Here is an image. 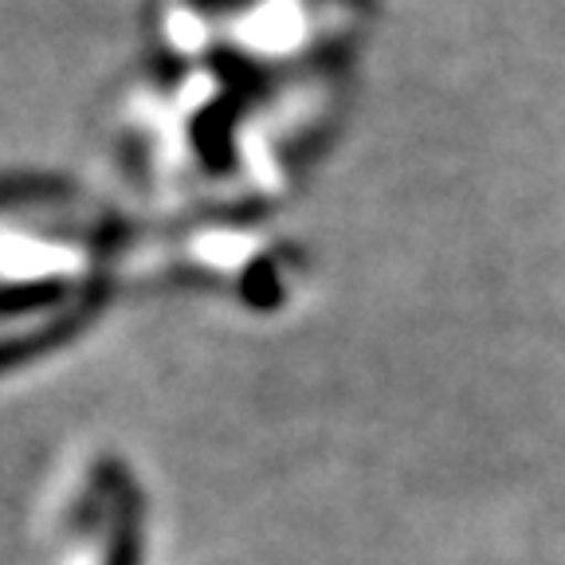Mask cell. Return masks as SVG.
<instances>
[{
	"instance_id": "1",
	"label": "cell",
	"mask_w": 565,
	"mask_h": 565,
	"mask_svg": "<svg viewBox=\"0 0 565 565\" xmlns=\"http://www.w3.org/2000/svg\"><path fill=\"white\" fill-rule=\"evenodd\" d=\"M106 565H141V499L126 476H118L106 534Z\"/></svg>"
}]
</instances>
